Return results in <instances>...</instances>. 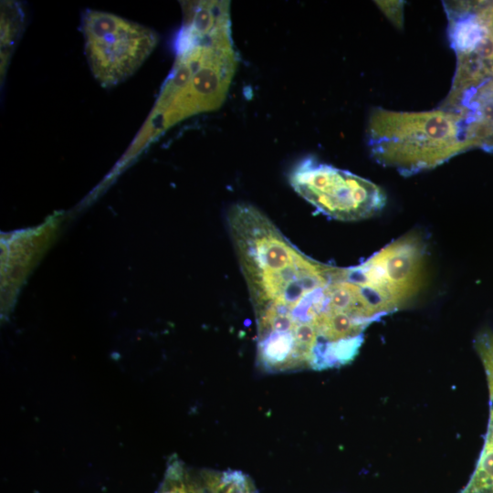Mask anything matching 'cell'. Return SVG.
Instances as JSON below:
<instances>
[{
	"instance_id": "6da1fadb",
	"label": "cell",
	"mask_w": 493,
	"mask_h": 493,
	"mask_svg": "<svg viewBox=\"0 0 493 493\" xmlns=\"http://www.w3.org/2000/svg\"><path fill=\"white\" fill-rule=\"evenodd\" d=\"M226 221L253 307L259 368L278 373L351 361L373 320L351 267L309 257L250 204L233 205Z\"/></svg>"
},
{
	"instance_id": "7a4b0ae2",
	"label": "cell",
	"mask_w": 493,
	"mask_h": 493,
	"mask_svg": "<svg viewBox=\"0 0 493 493\" xmlns=\"http://www.w3.org/2000/svg\"><path fill=\"white\" fill-rule=\"evenodd\" d=\"M178 40V58L157 107V129L220 107L237 66L229 4L193 10Z\"/></svg>"
},
{
	"instance_id": "3957f363",
	"label": "cell",
	"mask_w": 493,
	"mask_h": 493,
	"mask_svg": "<svg viewBox=\"0 0 493 493\" xmlns=\"http://www.w3.org/2000/svg\"><path fill=\"white\" fill-rule=\"evenodd\" d=\"M366 136L372 157L405 176L433 169L470 149L460 117L441 107L415 112L374 108Z\"/></svg>"
},
{
	"instance_id": "277c9868",
	"label": "cell",
	"mask_w": 493,
	"mask_h": 493,
	"mask_svg": "<svg viewBox=\"0 0 493 493\" xmlns=\"http://www.w3.org/2000/svg\"><path fill=\"white\" fill-rule=\"evenodd\" d=\"M81 29L90 70L103 87L117 85L131 77L158 42L152 28L102 11L86 10Z\"/></svg>"
},
{
	"instance_id": "5b68a950",
	"label": "cell",
	"mask_w": 493,
	"mask_h": 493,
	"mask_svg": "<svg viewBox=\"0 0 493 493\" xmlns=\"http://www.w3.org/2000/svg\"><path fill=\"white\" fill-rule=\"evenodd\" d=\"M289 184L319 212L336 220L365 219L386 204L384 192L372 182L312 157L302 159L292 168Z\"/></svg>"
},
{
	"instance_id": "8992f818",
	"label": "cell",
	"mask_w": 493,
	"mask_h": 493,
	"mask_svg": "<svg viewBox=\"0 0 493 493\" xmlns=\"http://www.w3.org/2000/svg\"><path fill=\"white\" fill-rule=\"evenodd\" d=\"M426 243L419 232H410L362 262L368 282L392 311L418 297L425 284Z\"/></svg>"
},
{
	"instance_id": "52a82bcc",
	"label": "cell",
	"mask_w": 493,
	"mask_h": 493,
	"mask_svg": "<svg viewBox=\"0 0 493 493\" xmlns=\"http://www.w3.org/2000/svg\"><path fill=\"white\" fill-rule=\"evenodd\" d=\"M440 107L460 117L470 149L493 150V77L450 90Z\"/></svg>"
},
{
	"instance_id": "ba28073f",
	"label": "cell",
	"mask_w": 493,
	"mask_h": 493,
	"mask_svg": "<svg viewBox=\"0 0 493 493\" xmlns=\"http://www.w3.org/2000/svg\"><path fill=\"white\" fill-rule=\"evenodd\" d=\"M206 493H258L252 479L238 470L200 472Z\"/></svg>"
},
{
	"instance_id": "9c48e42d",
	"label": "cell",
	"mask_w": 493,
	"mask_h": 493,
	"mask_svg": "<svg viewBox=\"0 0 493 493\" xmlns=\"http://www.w3.org/2000/svg\"><path fill=\"white\" fill-rule=\"evenodd\" d=\"M156 493H206V491L200 474L194 475L178 458H172Z\"/></svg>"
},
{
	"instance_id": "30bf717a",
	"label": "cell",
	"mask_w": 493,
	"mask_h": 493,
	"mask_svg": "<svg viewBox=\"0 0 493 493\" xmlns=\"http://www.w3.org/2000/svg\"><path fill=\"white\" fill-rule=\"evenodd\" d=\"M378 6L385 14V16L397 26L403 25V2L400 1H384L377 2Z\"/></svg>"
}]
</instances>
